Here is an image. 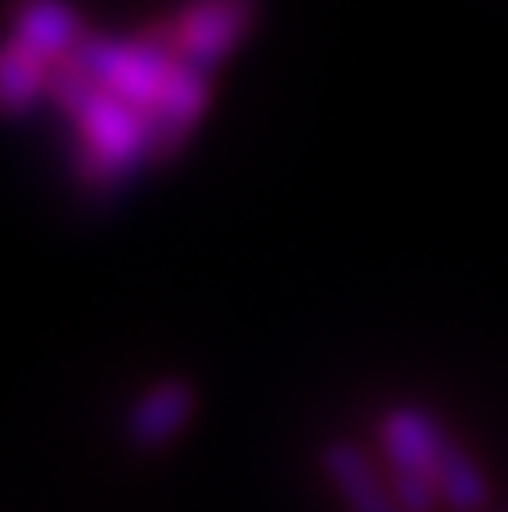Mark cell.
<instances>
[{"label": "cell", "mask_w": 508, "mask_h": 512, "mask_svg": "<svg viewBox=\"0 0 508 512\" xmlns=\"http://www.w3.org/2000/svg\"><path fill=\"white\" fill-rule=\"evenodd\" d=\"M50 104L77 131L72 176L90 198H117L135 185L144 162H158V131L144 108L104 90L77 59L54 63Z\"/></svg>", "instance_id": "obj_1"}, {"label": "cell", "mask_w": 508, "mask_h": 512, "mask_svg": "<svg viewBox=\"0 0 508 512\" xmlns=\"http://www.w3.org/2000/svg\"><path fill=\"white\" fill-rule=\"evenodd\" d=\"M50 77L54 63H45L27 45H18L14 36L0 41V117L18 122V117L36 113L50 99Z\"/></svg>", "instance_id": "obj_9"}, {"label": "cell", "mask_w": 508, "mask_h": 512, "mask_svg": "<svg viewBox=\"0 0 508 512\" xmlns=\"http://www.w3.org/2000/svg\"><path fill=\"white\" fill-rule=\"evenodd\" d=\"M72 59L90 72L104 90H113L117 99L153 113L167 90V77L176 68V54L162 36H104L86 32Z\"/></svg>", "instance_id": "obj_3"}, {"label": "cell", "mask_w": 508, "mask_h": 512, "mask_svg": "<svg viewBox=\"0 0 508 512\" xmlns=\"http://www.w3.org/2000/svg\"><path fill=\"white\" fill-rule=\"evenodd\" d=\"M504 512H508V508H504Z\"/></svg>", "instance_id": "obj_11"}, {"label": "cell", "mask_w": 508, "mask_h": 512, "mask_svg": "<svg viewBox=\"0 0 508 512\" xmlns=\"http://www.w3.org/2000/svg\"><path fill=\"white\" fill-rule=\"evenodd\" d=\"M9 36L32 54H41L45 63H63L77 54L86 27L68 0H14L9 5Z\"/></svg>", "instance_id": "obj_7"}, {"label": "cell", "mask_w": 508, "mask_h": 512, "mask_svg": "<svg viewBox=\"0 0 508 512\" xmlns=\"http://www.w3.org/2000/svg\"><path fill=\"white\" fill-rule=\"evenodd\" d=\"M378 445L387 459V481L392 495L405 512H437V463L441 450L450 445V432L441 427V418L423 405H392L378 418Z\"/></svg>", "instance_id": "obj_2"}, {"label": "cell", "mask_w": 508, "mask_h": 512, "mask_svg": "<svg viewBox=\"0 0 508 512\" xmlns=\"http://www.w3.org/2000/svg\"><path fill=\"white\" fill-rule=\"evenodd\" d=\"M198 414V382L185 373L149 382L122 414V441L135 454H158L185 436V427Z\"/></svg>", "instance_id": "obj_5"}, {"label": "cell", "mask_w": 508, "mask_h": 512, "mask_svg": "<svg viewBox=\"0 0 508 512\" xmlns=\"http://www.w3.org/2000/svg\"><path fill=\"white\" fill-rule=\"evenodd\" d=\"M207 99H212V86H207V72L189 68V63L176 59L167 77V90H162L158 108H153V131H158V162H167L171 153L185 149V140L194 135V126L207 117Z\"/></svg>", "instance_id": "obj_8"}, {"label": "cell", "mask_w": 508, "mask_h": 512, "mask_svg": "<svg viewBox=\"0 0 508 512\" xmlns=\"http://www.w3.org/2000/svg\"><path fill=\"white\" fill-rule=\"evenodd\" d=\"M437 495H441V508L446 512H491V504H495L482 463H477L455 436H450V445L441 450V463H437Z\"/></svg>", "instance_id": "obj_10"}, {"label": "cell", "mask_w": 508, "mask_h": 512, "mask_svg": "<svg viewBox=\"0 0 508 512\" xmlns=\"http://www.w3.org/2000/svg\"><path fill=\"white\" fill-rule=\"evenodd\" d=\"M261 0H189L167 32H158L171 45L180 63L198 72H212L248 41L252 23H257Z\"/></svg>", "instance_id": "obj_4"}, {"label": "cell", "mask_w": 508, "mask_h": 512, "mask_svg": "<svg viewBox=\"0 0 508 512\" xmlns=\"http://www.w3.org/2000/svg\"><path fill=\"white\" fill-rule=\"evenodd\" d=\"M320 468L347 512H405L392 495V481H387L383 472L374 468V459H369L360 445H351L347 436H333V441L320 445Z\"/></svg>", "instance_id": "obj_6"}]
</instances>
